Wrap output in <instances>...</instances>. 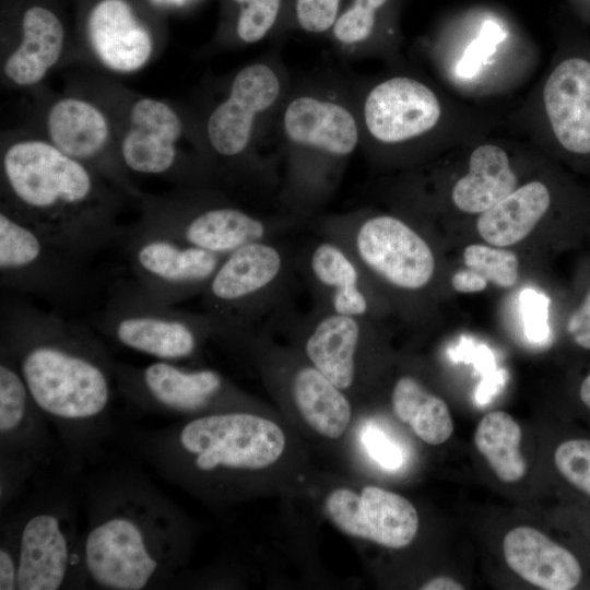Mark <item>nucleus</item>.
Listing matches in <instances>:
<instances>
[{
  "label": "nucleus",
  "mask_w": 590,
  "mask_h": 590,
  "mask_svg": "<svg viewBox=\"0 0 590 590\" xmlns=\"http://www.w3.org/2000/svg\"><path fill=\"white\" fill-rule=\"evenodd\" d=\"M0 349L13 358L34 402L57 430L72 465L110 428L116 362L86 326L2 296Z\"/></svg>",
  "instance_id": "1"
},
{
  "label": "nucleus",
  "mask_w": 590,
  "mask_h": 590,
  "mask_svg": "<svg viewBox=\"0 0 590 590\" xmlns=\"http://www.w3.org/2000/svg\"><path fill=\"white\" fill-rule=\"evenodd\" d=\"M81 544L91 583L106 590H141L172 576L185 557L188 534L167 497L142 477L121 473L90 495Z\"/></svg>",
  "instance_id": "2"
},
{
  "label": "nucleus",
  "mask_w": 590,
  "mask_h": 590,
  "mask_svg": "<svg viewBox=\"0 0 590 590\" xmlns=\"http://www.w3.org/2000/svg\"><path fill=\"white\" fill-rule=\"evenodd\" d=\"M101 176L48 140L21 139L1 153V205L86 260L120 244L126 232Z\"/></svg>",
  "instance_id": "3"
},
{
  "label": "nucleus",
  "mask_w": 590,
  "mask_h": 590,
  "mask_svg": "<svg viewBox=\"0 0 590 590\" xmlns=\"http://www.w3.org/2000/svg\"><path fill=\"white\" fill-rule=\"evenodd\" d=\"M133 441L161 476L193 492L215 491L226 477L267 469L286 446L275 422L240 410L141 432Z\"/></svg>",
  "instance_id": "4"
},
{
  "label": "nucleus",
  "mask_w": 590,
  "mask_h": 590,
  "mask_svg": "<svg viewBox=\"0 0 590 590\" xmlns=\"http://www.w3.org/2000/svg\"><path fill=\"white\" fill-rule=\"evenodd\" d=\"M296 251L276 239L247 244L226 255L201 294L215 338L249 343L292 315Z\"/></svg>",
  "instance_id": "5"
},
{
  "label": "nucleus",
  "mask_w": 590,
  "mask_h": 590,
  "mask_svg": "<svg viewBox=\"0 0 590 590\" xmlns=\"http://www.w3.org/2000/svg\"><path fill=\"white\" fill-rule=\"evenodd\" d=\"M292 155L283 201L298 221L333 190L343 162L358 143V126L343 105L311 95L292 99L283 114Z\"/></svg>",
  "instance_id": "6"
},
{
  "label": "nucleus",
  "mask_w": 590,
  "mask_h": 590,
  "mask_svg": "<svg viewBox=\"0 0 590 590\" xmlns=\"http://www.w3.org/2000/svg\"><path fill=\"white\" fill-rule=\"evenodd\" d=\"M316 233L346 248L378 288L415 294L435 275L429 244L397 215L363 211L329 215L317 222Z\"/></svg>",
  "instance_id": "7"
},
{
  "label": "nucleus",
  "mask_w": 590,
  "mask_h": 590,
  "mask_svg": "<svg viewBox=\"0 0 590 590\" xmlns=\"http://www.w3.org/2000/svg\"><path fill=\"white\" fill-rule=\"evenodd\" d=\"M94 320L104 337L156 361L190 359L215 338L206 314L161 302L134 281L117 282Z\"/></svg>",
  "instance_id": "8"
},
{
  "label": "nucleus",
  "mask_w": 590,
  "mask_h": 590,
  "mask_svg": "<svg viewBox=\"0 0 590 590\" xmlns=\"http://www.w3.org/2000/svg\"><path fill=\"white\" fill-rule=\"evenodd\" d=\"M140 224L202 250L226 256L258 240L276 239L299 221L267 217L214 197L146 199Z\"/></svg>",
  "instance_id": "9"
},
{
  "label": "nucleus",
  "mask_w": 590,
  "mask_h": 590,
  "mask_svg": "<svg viewBox=\"0 0 590 590\" xmlns=\"http://www.w3.org/2000/svg\"><path fill=\"white\" fill-rule=\"evenodd\" d=\"M84 262L1 205L2 288L56 305L74 304L86 295L91 286Z\"/></svg>",
  "instance_id": "10"
},
{
  "label": "nucleus",
  "mask_w": 590,
  "mask_h": 590,
  "mask_svg": "<svg viewBox=\"0 0 590 590\" xmlns=\"http://www.w3.org/2000/svg\"><path fill=\"white\" fill-rule=\"evenodd\" d=\"M116 390L134 406L151 413L190 418L236 411L240 394L215 370L189 369L175 362L144 366L116 363Z\"/></svg>",
  "instance_id": "11"
},
{
  "label": "nucleus",
  "mask_w": 590,
  "mask_h": 590,
  "mask_svg": "<svg viewBox=\"0 0 590 590\" xmlns=\"http://www.w3.org/2000/svg\"><path fill=\"white\" fill-rule=\"evenodd\" d=\"M120 244L133 281L154 298L170 305L201 296L225 257L140 223L126 228Z\"/></svg>",
  "instance_id": "12"
},
{
  "label": "nucleus",
  "mask_w": 590,
  "mask_h": 590,
  "mask_svg": "<svg viewBox=\"0 0 590 590\" xmlns=\"http://www.w3.org/2000/svg\"><path fill=\"white\" fill-rule=\"evenodd\" d=\"M17 527V590H57L86 578L81 539L64 507H37Z\"/></svg>",
  "instance_id": "13"
},
{
  "label": "nucleus",
  "mask_w": 590,
  "mask_h": 590,
  "mask_svg": "<svg viewBox=\"0 0 590 590\" xmlns=\"http://www.w3.org/2000/svg\"><path fill=\"white\" fill-rule=\"evenodd\" d=\"M374 319L312 307L288 316L281 327L297 342V350L342 391L357 388L363 356L374 337Z\"/></svg>",
  "instance_id": "14"
},
{
  "label": "nucleus",
  "mask_w": 590,
  "mask_h": 590,
  "mask_svg": "<svg viewBox=\"0 0 590 590\" xmlns=\"http://www.w3.org/2000/svg\"><path fill=\"white\" fill-rule=\"evenodd\" d=\"M535 138L573 155H590V57L568 55L550 69L534 96Z\"/></svg>",
  "instance_id": "15"
},
{
  "label": "nucleus",
  "mask_w": 590,
  "mask_h": 590,
  "mask_svg": "<svg viewBox=\"0 0 590 590\" xmlns=\"http://www.w3.org/2000/svg\"><path fill=\"white\" fill-rule=\"evenodd\" d=\"M449 109L428 84L406 75L388 78L366 95L363 119L371 140L398 146L421 140L445 126Z\"/></svg>",
  "instance_id": "16"
},
{
  "label": "nucleus",
  "mask_w": 590,
  "mask_h": 590,
  "mask_svg": "<svg viewBox=\"0 0 590 590\" xmlns=\"http://www.w3.org/2000/svg\"><path fill=\"white\" fill-rule=\"evenodd\" d=\"M48 421L34 402L10 354L0 349L1 500L50 447Z\"/></svg>",
  "instance_id": "17"
},
{
  "label": "nucleus",
  "mask_w": 590,
  "mask_h": 590,
  "mask_svg": "<svg viewBox=\"0 0 590 590\" xmlns=\"http://www.w3.org/2000/svg\"><path fill=\"white\" fill-rule=\"evenodd\" d=\"M297 270L314 306L342 315L374 319L379 288L340 243L317 234L296 251Z\"/></svg>",
  "instance_id": "18"
},
{
  "label": "nucleus",
  "mask_w": 590,
  "mask_h": 590,
  "mask_svg": "<svg viewBox=\"0 0 590 590\" xmlns=\"http://www.w3.org/2000/svg\"><path fill=\"white\" fill-rule=\"evenodd\" d=\"M153 21L141 0H81L83 36L99 63L113 72L132 73L149 62Z\"/></svg>",
  "instance_id": "19"
},
{
  "label": "nucleus",
  "mask_w": 590,
  "mask_h": 590,
  "mask_svg": "<svg viewBox=\"0 0 590 590\" xmlns=\"http://www.w3.org/2000/svg\"><path fill=\"white\" fill-rule=\"evenodd\" d=\"M329 520L347 536L363 539L389 548H403L415 538L418 515L405 497L367 485L359 493L333 489L326 498Z\"/></svg>",
  "instance_id": "20"
},
{
  "label": "nucleus",
  "mask_w": 590,
  "mask_h": 590,
  "mask_svg": "<svg viewBox=\"0 0 590 590\" xmlns=\"http://www.w3.org/2000/svg\"><path fill=\"white\" fill-rule=\"evenodd\" d=\"M281 83L272 68L253 63L234 78L228 96L211 113L206 134L221 157L243 156L249 149L256 122L279 98Z\"/></svg>",
  "instance_id": "21"
},
{
  "label": "nucleus",
  "mask_w": 590,
  "mask_h": 590,
  "mask_svg": "<svg viewBox=\"0 0 590 590\" xmlns=\"http://www.w3.org/2000/svg\"><path fill=\"white\" fill-rule=\"evenodd\" d=\"M3 13L20 36L3 72L15 85H34L62 54L67 32L61 12L51 0H5Z\"/></svg>",
  "instance_id": "22"
},
{
  "label": "nucleus",
  "mask_w": 590,
  "mask_h": 590,
  "mask_svg": "<svg viewBox=\"0 0 590 590\" xmlns=\"http://www.w3.org/2000/svg\"><path fill=\"white\" fill-rule=\"evenodd\" d=\"M46 130L47 140L60 151L132 191L121 170L125 167L108 155L110 123L99 107L83 98L63 97L49 108Z\"/></svg>",
  "instance_id": "23"
},
{
  "label": "nucleus",
  "mask_w": 590,
  "mask_h": 590,
  "mask_svg": "<svg viewBox=\"0 0 590 590\" xmlns=\"http://www.w3.org/2000/svg\"><path fill=\"white\" fill-rule=\"evenodd\" d=\"M181 134V119L168 104L142 97L130 109L119 161L138 174H169L178 163L177 142Z\"/></svg>",
  "instance_id": "24"
},
{
  "label": "nucleus",
  "mask_w": 590,
  "mask_h": 590,
  "mask_svg": "<svg viewBox=\"0 0 590 590\" xmlns=\"http://www.w3.org/2000/svg\"><path fill=\"white\" fill-rule=\"evenodd\" d=\"M503 552L512 571L541 589L570 590L581 579L578 559L534 528L520 526L506 533Z\"/></svg>",
  "instance_id": "25"
},
{
  "label": "nucleus",
  "mask_w": 590,
  "mask_h": 590,
  "mask_svg": "<svg viewBox=\"0 0 590 590\" xmlns=\"http://www.w3.org/2000/svg\"><path fill=\"white\" fill-rule=\"evenodd\" d=\"M519 186V178L506 145L485 141L471 149L468 167L452 185L450 200L467 214H481Z\"/></svg>",
  "instance_id": "26"
},
{
  "label": "nucleus",
  "mask_w": 590,
  "mask_h": 590,
  "mask_svg": "<svg viewBox=\"0 0 590 590\" xmlns=\"http://www.w3.org/2000/svg\"><path fill=\"white\" fill-rule=\"evenodd\" d=\"M551 204V190L544 181L540 179L527 181L479 214L476 231L492 246L515 245L534 229Z\"/></svg>",
  "instance_id": "27"
},
{
  "label": "nucleus",
  "mask_w": 590,
  "mask_h": 590,
  "mask_svg": "<svg viewBox=\"0 0 590 590\" xmlns=\"http://www.w3.org/2000/svg\"><path fill=\"white\" fill-rule=\"evenodd\" d=\"M391 405L394 415L425 444L441 445L453 433L447 403L413 376L403 375L397 379L391 391Z\"/></svg>",
  "instance_id": "28"
},
{
  "label": "nucleus",
  "mask_w": 590,
  "mask_h": 590,
  "mask_svg": "<svg viewBox=\"0 0 590 590\" xmlns=\"http://www.w3.org/2000/svg\"><path fill=\"white\" fill-rule=\"evenodd\" d=\"M521 437V427L505 411L486 413L476 426L474 445L503 482L515 483L526 475L527 462L520 451Z\"/></svg>",
  "instance_id": "29"
},
{
  "label": "nucleus",
  "mask_w": 590,
  "mask_h": 590,
  "mask_svg": "<svg viewBox=\"0 0 590 590\" xmlns=\"http://www.w3.org/2000/svg\"><path fill=\"white\" fill-rule=\"evenodd\" d=\"M463 261L468 269L498 287L510 288L518 282V257L504 247L469 245L463 250Z\"/></svg>",
  "instance_id": "30"
},
{
  "label": "nucleus",
  "mask_w": 590,
  "mask_h": 590,
  "mask_svg": "<svg viewBox=\"0 0 590 590\" xmlns=\"http://www.w3.org/2000/svg\"><path fill=\"white\" fill-rule=\"evenodd\" d=\"M389 0H353L338 16L332 33L343 45H356L374 33L378 14Z\"/></svg>",
  "instance_id": "31"
},
{
  "label": "nucleus",
  "mask_w": 590,
  "mask_h": 590,
  "mask_svg": "<svg viewBox=\"0 0 590 590\" xmlns=\"http://www.w3.org/2000/svg\"><path fill=\"white\" fill-rule=\"evenodd\" d=\"M237 5L235 31L247 44L260 42L276 22L282 0H232Z\"/></svg>",
  "instance_id": "32"
},
{
  "label": "nucleus",
  "mask_w": 590,
  "mask_h": 590,
  "mask_svg": "<svg viewBox=\"0 0 590 590\" xmlns=\"http://www.w3.org/2000/svg\"><path fill=\"white\" fill-rule=\"evenodd\" d=\"M554 462L559 473L590 496V440L570 439L557 446Z\"/></svg>",
  "instance_id": "33"
},
{
  "label": "nucleus",
  "mask_w": 590,
  "mask_h": 590,
  "mask_svg": "<svg viewBox=\"0 0 590 590\" xmlns=\"http://www.w3.org/2000/svg\"><path fill=\"white\" fill-rule=\"evenodd\" d=\"M548 298L532 288L520 294V308L523 318L524 333L534 343H543L550 337Z\"/></svg>",
  "instance_id": "34"
},
{
  "label": "nucleus",
  "mask_w": 590,
  "mask_h": 590,
  "mask_svg": "<svg viewBox=\"0 0 590 590\" xmlns=\"http://www.w3.org/2000/svg\"><path fill=\"white\" fill-rule=\"evenodd\" d=\"M341 0H296L295 15L298 25L309 33L332 30L340 15Z\"/></svg>",
  "instance_id": "35"
},
{
  "label": "nucleus",
  "mask_w": 590,
  "mask_h": 590,
  "mask_svg": "<svg viewBox=\"0 0 590 590\" xmlns=\"http://www.w3.org/2000/svg\"><path fill=\"white\" fill-rule=\"evenodd\" d=\"M19 566L17 522L4 527L0 545V590H16Z\"/></svg>",
  "instance_id": "36"
},
{
  "label": "nucleus",
  "mask_w": 590,
  "mask_h": 590,
  "mask_svg": "<svg viewBox=\"0 0 590 590\" xmlns=\"http://www.w3.org/2000/svg\"><path fill=\"white\" fill-rule=\"evenodd\" d=\"M363 442L370 457L385 469L396 470L401 465V449L378 428L367 427Z\"/></svg>",
  "instance_id": "37"
},
{
  "label": "nucleus",
  "mask_w": 590,
  "mask_h": 590,
  "mask_svg": "<svg viewBox=\"0 0 590 590\" xmlns=\"http://www.w3.org/2000/svg\"><path fill=\"white\" fill-rule=\"evenodd\" d=\"M566 329L577 345L590 350V288L580 306L569 316Z\"/></svg>",
  "instance_id": "38"
},
{
  "label": "nucleus",
  "mask_w": 590,
  "mask_h": 590,
  "mask_svg": "<svg viewBox=\"0 0 590 590\" xmlns=\"http://www.w3.org/2000/svg\"><path fill=\"white\" fill-rule=\"evenodd\" d=\"M451 285L460 293H476L486 288L487 281L476 272L463 269L452 275Z\"/></svg>",
  "instance_id": "39"
},
{
  "label": "nucleus",
  "mask_w": 590,
  "mask_h": 590,
  "mask_svg": "<svg viewBox=\"0 0 590 590\" xmlns=\"http://www.w3.org/2000/svg\"><path fill=\"white\" fill-rule=\"evenodd\" d=\"M422 590H463L464 587L449 577H435L423 583Z\"/></svg>",
  "instance_id": "40"
},
{
  "label": "nucleus",
  "mask_w": 590,
  "mask_h": 590,
  "mask_svg": "<svg viewBox=\"0 0 590 590\" xmlns=\"http://www.w3.org/2000/svg\"><path fill=\"white\" fill-rule=\"evenodd\" d=\"M580 399L583 402V404L590 409V373L588 376L583 379L581 386H580Z\"/></svg>",
  "instance_id": "41"
},
{
  "label": "nucleus",
  "mask_w": 590,
  "mask_h": 590,
  "mask_svg": "<svg viewBox=\"0 0 590 590\" xmlns=\"http://www.w3.org/2000/svg\"><path fill=\"white\" fill-rule=\"evenodd\" d=\"M154 1L158 2V3H157L158 5H162V3H163L164 5H172V1H173V0H154Z\"/></svg>",
  "instance_id": "42"
}]
</instances>
